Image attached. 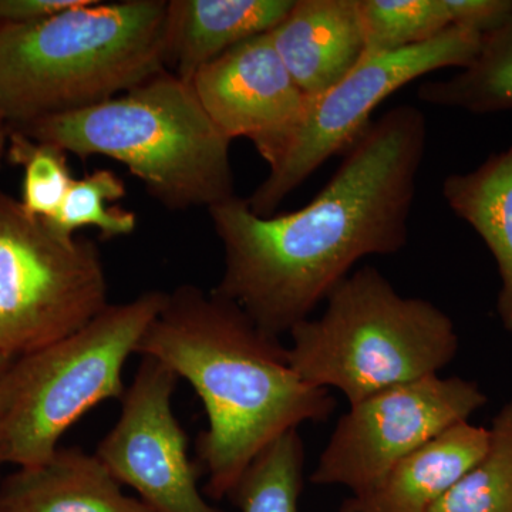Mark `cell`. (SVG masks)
I'll use <instances>...</instances> for the list:
<instances>
[{"instance_id":"cell-1","label":"cell","mask_w":512,"mask_h":512,"mask_svg":"<svg viewBox=\"0 0 512 512\" xmlns=\"http://www.w3.org/2000/svg\"><path fill=\"white\" fill-rule=\"evenodd\" d=\"M426 147V116L403 104L369 124L301 210L261 217L237 195L210 208L224 251L212 291L268 335H289L360 261L406 247Z\"/></svg>"},{"instance_id":"cell-2","label":"cell","mask_w":512,"mask_h":512,"mask_svg":"<svg viewBox=\"0 0 512 512\" xmlns=\"http://www.w3.org/2000/svg\"><path fill=\"white\" fill-rule=\"evenodd\" d=\"M137 355L160 360L200 397L208 426L197 451L214 500L229 498L279 437L323 423L336 409L330 390L296 375L281 339L259 329L235 303L195 285L167 292Z\"/></svg>"},{"instance_id":"cell-3","label":"cell","mask_w":512,"mask_h":512,"mask_svg":"<svg viewBox=\"0 0 512 512\" xmlns=\"http://www.w3.org/2000/svg\"><path fill=\"white\" fill-rule=\"evenodd\" d=\"M168 0L80 5L0 26V113L19 130L97 106L167 70Z\"/></svg>"},{"instance_id":"cell-4","label":"cell","mask_w":512,"mask_h":512,"mask_svg":"<svg viewBox=\"0 0 512 512\" xmlns=\"http://www.w3.org/2000/svg\"><path fill=\"white\" fill-rule=\"evenodd\" d=\"M10 131L80 158L119 161L168 211H208L235 197L232 141L192 84L168 70L97 106Z\"/></svg>"},{"instance_id":"cell-5","label":"cell","mask_w":512,"mask_h":512,"mask_svg":"<svg viewBox=\"0 0 512 512\" xmlns=\"http://www.w3.org/2000/svg\"><path fill=\"white\" fill-rule=\"evenodd\" d=\"M288 359L303 382L338 390L349 406L399 384L440 375L456 359L453 319L433 302L407 298L375 268L355 269L318 318L289 332Z\"/></svg>"},{"instance_id":"cell-6","label":"cell","mask_w":512,"mask_h":512,"mask_svg":"<svg viewBox=\"0 0 512 512\" xmlns=\"http://www.w3.org/2000/svg\"><path fill=\"white\" fill-rule=\"evenodd\" d=\"M165 298L147 291L110 303L73 335L13 359L0 382V464L45 463L84 414L123 397L124 366Z\"/></svg>"},{"instance_id":"cell-7","label":"cell","mask_w":512,"mask_h":512,"mask_svg":"<svg viewBox=\"0 0 512 512\" xmlns=\"http://www.w3.org/2000/svg\"><path fill=\"white\" fill-rule=\"evenodd\" d=\"M109 305L99 247L62 234L0 191V355L46 348Z\"/></svg>"},{"instance_id":"cell-8","label":"cell","mask_w":512,"mask_h":512,"mask_svg":"<svg viewBox=\"0 0 512 512\" xmlns=\"http://www.w3.org/2000/svg\"><path fill=\"white\" fill-rule=\"evenodd\" d=\"M481 43L483 36L451 26L423 45L363 57L342 82L311 99L292 146L247 198L249 208L261 217H271L326 161L353 146L384 100L426 74L450 67L464 69L476 59Z\"/></svg>"},{"instance_id":"cell-9","label":"cell","mask_w":512,"mask_h":512,"mask_svg":"<svg viewBox=\"0 0 512 512\" xmlns=\"http://www.w3.org/2000/svg\"><path fill=\"white\" fill-rule=\"evenodd\" d=\"M487 403L476 382L441 375L399 384L349 406L316 461L311 483L362 493L399 461Z\"/></svg>"},{"instance_id":"cell-10","label":"cell","mask_w":512,"mask_h":512,"mask_svg":"<svg viewBox=\"0 0 512 512\" xmlns=\"http://www.w3.org/2000/svg\"><path fill=\"white\" fill-rule=\"evenodd\" d=\"M177 383L170 367L143 357L121 397L119 420L94 454L150 512H224L198 488L200 470L188 457L187 436L173 410Z\"/></svg>"},{"instance_id":"cell-11","label":"cell","mask_w":512,"mask_h":512,"mask_svg":"<svg viewBox=\"0 0 512 512\" xmlns=\"http://www.w3.org/2000/svg\"><path fill=\"white\" fill-rule=\"evenodd\" d=\"M191 84L218 130L231 141L251 140L269 170L288 153L311 104L269 33L212 60Z\"/></svg>"},{"instance_id":"cell-12","label":"cell","mask_w":512,"mask_h":512,"mask_svg":"<svg viewBox=\"0 0 512 512\" xmlns=\"http://www.w3.org/2000/svg\"><path fill=\"white\" fill-rule=\"evenodd\" d=\"M269 36L309 99L342 82L365 56L356 0H295Z\"/></svg>"},{"instance_id":"cell-13","label":"cell","mask_w":512,"mask_h":512,"mask_svg":"<svg viewBox=\"0 0 512 512\" xmlns=\"http://www.w3.org/2000/svg\"><path fill=\"white\" fill-rule=\"evenodd\" d=\"M488 429L463 421L424 444L362 493L350 494L339 512H429L483 456Z\"/></svg>"},{"instance_id":"cell-14","label":"cell","mask_w":512,"mask_h":512,"mask_svg":"<svg viewBox=\"0 0 512 512\" xmlns=\"http://www.w3.org/2000/svg\"><path fill=\"white\" fill-rule=\"evenodd\" d=\"M295 0H168L165 67L184 82L232 47L271 33Z\"/></svg>"},{"instance_id":"cell-15","label":"cell","mask_w":512,"mask_h":512,"mask_svg":"<svg viewBox=\"0 0 512 512\" xmlns=\"http://www.w3.org/2000/svg\"><path fill=\"white\" fill-rule=\"evenodd\" d=\"M0 512H150L128 497L96 454L60 448L0 480Z\"/></svg>"},{"instance_id":"cell-16","label":"cell","mask_w":512,"mask_h":512,"mask_svg":"<svg viewBox=\"0 0 512 512\" xmlns=\"http://www.w3.org/2000/svg\"><path fill=\"white\" fill-rule=\"evenodd\" d=\"M443 197L493 255L500 275L498 318L512 332V144L476 170L448 175Z\"/></svg>"},{"instance_id":"cell-17","label":"cell","mask_w":512,"mask_h":512,"mask_svg":"<svg viewBox=\"0 0 512 512\" xmlns=\"http://www.w3.org/2000/svg\"><path fill=\"white\" fill-rule=\"evenodd\" d=\"M417 96L431 106L477 116L512 111V18L483 37L467 67L448 79L421 84Z\"/></svg>"},{"instance_id":"cell-18","label":"cell","mask_w":512,"mask_h":512,"mask_svg":"<svg viewBox=\"0 0 512 512\" xmlns=\"http://www.w3.org/2000/svg\"><path fill=\"white\" fill-rule=\"evenodd\" d=\"M429 512H512V397L488 427L483 456Z\"/></svg>"},{"instance_id":"cell-19","label":"cell","mask_w":512,"mask_h":512,"mask_svg":"<svg viewBox=\"0 0 512 512\" xmlns=\"http://www.w3.org/2000/svg\"><path fill=\"white\" fill-rule=\"evenodd\" d=\"M305 446L299 430L265 448L229 495L241 512H299Z\"/></svg>"},{"instance_id":"cell-20","label":"cell","mask_w":512,"mask_h":512,"mask_svg":"<svg viewBox=\"0 0 512 512\" xmlns=\"http://www.w3.org/2000/svg\"><path fill=\"white\" fill-rule=\"evenodd\" d=\"M365 56L399 52L451 28L446 0H356Z\"/></svg>"},{"instance_id":"cell-21","label":"cell","mask_w":512,"mask_h":512,"mask_svg":"<svg viewBox=\"0 0 512 512\" xmlns=\"http://www.w3.org/2000/svg\"><path fill=\"white\" fill-rule=\"evenodd\" d=\"M126 194V184L119 174L99 168L76 178L55 217L46 221L64 235H74L79 229L93 227L109 238L126 237L136 231V212L107 205L121 200Z\"/></svg>"},{"instance_id":"cell-22","label":"cell","mask_w":512,"mask_h":512,"mask_svg":"<svg viewBox=\"0 0 512 512\" xmlns=\"http://www.w3.org/2000/svg\"><path fill=\"white\" fill-rule=\"evenodd\" d=\"M10 158L25 167L22 205L29 214L50 220L63 204L76 180L69 153L50 143H40L18 131L9 133Z\"/></svg>"},{"instance_id":"cell-23","label":"cell","mask_w":512,"mask_h":512,"mask_svg":"<svg viewBox=\"0 0 512 512\" xmlns=\"http://www.w3.org/2000/svg\"><path fill=\"white\" fill-rule=\"evenodd\" d=\"M446 6L451 26L483 37L512 18V0H446Z\"/></svg>"},{"instance_id":"cell-24","label":"cell","mask_w":512,"mask_h":512,"mask_svg":"<svg viewBox=\"0 0 512 512\" xmlns=\"http://www.w3.org/2000/svg\"><path fill=\"white\" fill-rule=\"evenodd\" d=\"M82 2L83 0H0V26L36 22Z\"/></svg>"},{"instance_id":"cell-25","label":"cell","mask_w":512,"mask_h":512,"mask_svg":"<svg viewBox=\"0 0 512 512\" xmlns=\"http://www.w3.org/2000/svg\"><path fill=\"white\" fill-rule=\"evenodd\" d=\"M8 124L3 119L2 113H0V164H2V158L5 156L6 141H8Z\"/></svg>"},{"instance_id":"cell-26","label":"cell","mask_w":512,"mask_h":512,"mask_svg":"<svg viewBox=\"0 0 512 512\" xmlns=\"http://www.w3.org/2000/svg\"><path fill=\"white\" fill-rule=\"evenodd\" d=\"M13 359H15V357L0 355V382H2L3 376H5L6 370L9 369Z\"/></svg>"}]
</instances>
